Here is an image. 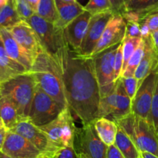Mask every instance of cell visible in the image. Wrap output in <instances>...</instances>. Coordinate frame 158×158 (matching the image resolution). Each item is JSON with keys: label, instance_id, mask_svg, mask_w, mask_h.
Listing matches in <instances>:
<instances>
[{"label": "cell", "instance_id": "1", "mask_svg": "<svg viewBox=\"0 0 158 158\" xmlns=\"http://www.w3.org/2000/svg\"><path fill=\"white\" fill-rule=\"evenodd\" d=\"M53 57L61 71L68 106L82 124L93 122L97 119L100 100L93 57L80 56L67 43Z\"/></svg>", "mask_w": 158, "mask_h": 158}, {"label": "cell", "instance_id": "2", "mask_svg": "<svg viewBox=\"0 0 158 158\" xmlns=\"http://www.w3.org/2000/svg\"><path fill=\"white\" fill-rule=\"evenodd\" d=\"M33 76L36 85L56 101L67 107L63 77L58 63L53 56L45 50L35 58L29 71Z\"/></svg>", "mask_w": 158, "mask_h": 158}, {"label": "cell", "instance_id": "3", "mask_svg": "<svg viewBox=\"0 0 158 158\" xmlns=\"http://www.w3.org/2000/svg\"><path fill=\"white\" fill-rule=\"evenodd\" d=\"M36 83L30 73L20 74L0 85V93L15 106L22 118H28Z\"/></svg>", "mask_w": 158, "mask_h": 158}, {"label": "cell", "instance_id": "4", "mask_svg": "<svg viewBox=\"0 0 158 158\" xmlns=\"http://www.w3.org/2000/svg\"><path fill=\"white\" fill-rule=\"evenodd\" d=\"M65 108L66 106L36 86L28 119L34 125L41 127L56 120Z\"/></svg>", "mask_w": 158, "mask_h": 158}, {"label": "cell", "instance_id": "5", "mask_svg": "<svg viewBox=\"0 0 158 158\" xmlns=\"http://www.w3.org/2000/svg\"><path fill=\"white\" fill-rule=\"evenodd\" d=\"M77 127L74 123L69 107H66L56 120L40 127L57 148L73 147Z\"/></svg>", "mask_w": 158, "mask_h": 158}, {"label": "cell", "instance_id": "6", "mask_svg": "<svg viewBox=\"0 0 158 158\" xmlns=\"http://www.w3.org/2000/svg\"><path fill=\"white\" fill-rule=\"evenodd\" d=\"M73 148L77 154L89 158H106L108 147L99 137L94 121L76 127Z\"/></svg>", "mask_w": 158, "mask_h": 158}, {"label": "cell", "instance_id": "7", "mask_svg": "<svg viewBox=\"0 0 158 158\" xmlns=\"http://www.w3.org/2000/svg\"><path fill=\"white\" fill-rule=\"evenodd\" d=\"M26 21L35 32L43 49L50 55H55L66 43L63 36V30L56 29L53 23L46 21L36 13Z\"/></svg>", "mask_w": 158, "mask_h": 158}, {"label": "cell", "instance_id": "8", "mask_svg": "<svg viewBox=\"0 0 158 158\" xmlns=\"http://www.w3.org/2000/svg\"><path fill=\"white\" fill-rule=\"evenodd\" d=\"M12 132L19 134L32 143L45 157L52 158L60 148L53 144L40 127L34 125L28 118H23L15 125Z\"/></svg>", "mask_w": 158, "mask_h": 158}, {"label": "cell", "instance_id": "9", "mask_svg": "<svg viewBox=\"0 0 158 158\" xmlns=\"http://www.w3.org/2000/svg\"><path fill=\"white\" fill-rule=\"evenodd\" d=\"M157 66L143 80L132 100L131 111L136 117L149 120L157 78Z\"/></svg>", "mask_w": 158, "mask_h": 158}, {"label": "cell", "instance_id": "10", "mask_svg": "<svg viewBox=\"0 0 158 158\" xmlns=\"http://www.w3.org/2000/svg\"><path fill=\"white\" fill-rule=\"evenodd\" d=\"M114 15L112 11L92 15L86 35L77 53L86 57H91L94 49L101 38L105 28Z\"/></svg>", "mask_w": 158, "mask_h": 158}, {"label": "cell", "instance_id": "11", "mask_svg": "<svg viewBox=\"0 0 158 158\" xmlns=\"http://www.w3.org/2000/svg\"><path fill=\"white\" fill-rule=\"evenodd\" d=\"M126 29L127 23L121 15L115 14L105 28L91 57L95 56L108 48L123 43L126 37Z\"/></svg>", "mask_w": 158, "mask_h": 158}, {"label": "cell", "instance_id": "12", "mask_svg": "<svg viewBox=\"0 0 158 158\" xmlns=\"http://www.w3.org/2000/svg\"><path fill=\"white\" fill-rule=\"evenodd\" d=\"M7 29L15 41L32 56L34 60L42 51L44 50L34 29L25 20L19 22Z\"/></svg>", "mask_w": 158, "mask_h": 158}, {"label": "cell", "instance_id": "13", "mask_svg": "<svg viewBox=\"0 0 158 158\" xmlns=\"http://www.w3.org/2000/svg\"><path fill=\"white\" fill-rule=\"evenodd\" d=\"M134 143L139 152L149 153L158 157V137L148 120L136 117Z\"/></svg>", "mask_w": 158, "mask_h": 158}, {"label": "cell", "instance_id": "14", "mask_svg": "<svg viewBox=\"0 0 158 158\" xmlns=\"http://www.w3.org/2000/svg\"><path fill=\"white\" fill-rule=\"evenodd\" d=\"M2 151L14 158H38L43 154L32 143L12 131H8Z\"/></svg>", "mask_w": 158, "mask_h": 158}, {"label": "cell", "instance_id": "15", "mask_svg": "<svg viewBox=\"0 0 158 158\" xmlns=\"http://www.w3.org/2000/svg\"><path fill=\"white\" fill-rule=\"evenodd\" d=\"M119 45L108 48L95 56H92L94 59L96 77L100 86H105L115 81L114 60Z\"/></svg>", "mask_w": 158, "mask_h": 158}, {"label": "cell", "instance_id": "16", "mask_svg": "<svg viewBox=\"0 0 158 158\" xmlns=\"http://www.w3.org/2000/svg\"><path fill=\"white\" fill-rule=\"evenodd\" d=\"M91 17L92 15L89 12L84 11L63 29L65 40L68 46L74 52H77L80 48Z\"/></svg>", "mask_w": 158, "mask_h": 158}, {"label": "cell", "instance_id": "17", "mask_svg": "<svg viewBox=\"0 0 158 158\" xmlns=\"http://www.w3.org/2000/svg\"><path fill=\"white\" fill-rule=\"evenodd\" d=\"M0 38L8 56L17 63L23 65L29 73L35 61L32 56L15 41L7 29H0Z\"/></svg>", "mask_w": 158, "mask_h": 158}, {"label": "cell", "instance_id": "18", "mask_svg": "<svg viewBox=\"0 0 158 158\" xmlns=\"http://www.w3.org/2000/svg\"><path fill=\"white\" fill-rule=\"evenodd\" d=\"M143 40L144 41V53L134 75L137 79L138 86L150 73L158 66V56L153 49L151 36Z\"/></svg>", "mask_w": 158, "mask_h": 158}, {"label": "cell", "instance_id": "19", "mask_svg": "<svg viewBox=\"0 0 158 158\" xmlns=\"http://www.w3.org/2000/svg\"><path fill=\"white\" fill-rule=\"evenodd\" d=\"M58 19L54 23V26L58 30H63L69 23L85 11L84 6L77 2L75 3H67L62 0H56Z\"/></svg>", "mask_w": 158, "mask_h": 158}, {"label": "cell", "instance_id": "20", "mask_svg": "<svg viewBox=\"0 0 158 158\" xmlns=\"http://www.w3.org/2000/svg\"><path fill=\"white\" fill-rule=\"evenodd\" d=\"M26 73H29V71L23 65L8 56L0 38V85L16 76Z\"/></svg>", "mask_w": 158, "mask_h": 158}, {"label": "cell", "instance_id": "21", "mask_svg": "<svg viewBox=\"0 0 158 158\" xmlns=\"http://www.w3.org/2000/svg\"><path fill=\"white\" fill-rule=\"evenodd\" d=\"M117 103L116 108L114 110L112 115L109 117L110 120L115 121L116 120L124 116L127 115L131 113V106H132V100L129 97L127 94L125 88L122 83L121 79L120 78L117 80Z\"/></svg>", "mask_w": 158, "mask_h": 158}, {"label": "cell", "instance_id": "22", "mask_svg": "<svg viewBox=\"0 0 158 158\" xmlns=\"http://www.w3.org/2000/svg\"><path fill=\"white\" fill-rule=\"evenodd\" d=\"M94 127L100 140L107 147L115 143L118 127L116 123L110 119L102 117L94 120Z\"/></svg>", "mask_w": 158, "mask_h": 158}, {"label": "cell", "instance_id": "23", "mask_svg": "<svg viewBox=\"0 0 158 158\" xmlns=\"http://www.w3.org/2000/svg\"><path fill=\"white\" fill-rule=\"evenodd\" d=\"M0 119L2 121L4 127L6 128L8 131H10L23 118L19 115L16 108L12 102L2 97L0 110Z\"/></svg>", "mask_w": 158, "mask_h": 158}, {"label": "cell", "instance_id": "24", "mask_svg": "<svg viewBox=\"0 0 158 158\" xmlns=\"http://www.w3.org/2000/svg\"><path fill=\"white\" fill-rule=\"evenodd\" d=\"M114 145L118 148L125 158H139L140 157V153L137 150L134 142L119 127Z\"/></svg>", "mask_w": 158, "mask_h": 158}, {"label": "cell", "instance_id": "25", "mask_svg": "<svg viewBox=\"0 0 158 158\" xmlns=\"http://www.w3.org/2000/svg\"><path fill=\"white\" fill-rule=\"evenodd\" d=\"M35 13L46 21L54 24L58 19L56 0H40Z\"/></svg>", "mask_w": 158, "mask_h": 158}, {"label": "cell", "instance_id": "26", "mask_svg": "<svg viewBox=\"0 0 158 158\" xmlns=\"http://www.w3.org/2000/svg\"><path fill=\"white\" fill-rule=\"evenodd\" d=\"M22 21L12 2L8 3L0 9V29H8Z\"/></svg>", "mask_w": 158, "mask_h": 158}, {"label": "cell", "instance_id": "27", "mask_svg": "<svg viewBox=\"0 0 158 158\" xmlns=\"http://www.w3.org/2000/svg\"><path fill=\"white\" fill-rule=\"evenodd\" d=\"M157 8L158 0H130L126 5V11L135 12L140 16Z\"/></svg>", "mask_w": 158, "mask_h": 158}, {"label": "cell", "instance_id": "28", "mask_svg": "<svg viewBox=\"0 0 158 158\" xmlns=\"http://www.w3.org/2000/svg\"><path fill=\"white\" fill-rule=\"evenodd\" d=\"M116 103H117V91L116 90L110 95L100 99L97 119L102 118V117L109 118L115 110Z\"/></svg>", "mask_w": 158, "mask_h": 158}, {"label": "cell", "instance_id": "29", "mask_svg": "<svg viewBox=\"0 0 158 158\" xmlns=\"http://www.w3.org/2000/svg\"><path fill=\"white\" fill-rule=\"evenodd\" d=\"M143 53H144V41H143V40H142L140 44L139 45L137 49H136L134 53L130 59L129 62L127 65L126 69H125L123 73L122 74V77H133L134 75L136 69L138 67L139 64H140V61L143 58Z\"/></svg>", "mask_w": 158, "mask_h": 158}, {"label": "cell", "instance_id": "30", "mask_svg": "<svg viewBox=\"0 0 158 158\" xmlns=\"http://www.w3.org/2000/svg\"><path fill=\"white\" fill-rule=\"evenodd\" d=\"M142 38H132V37H125L123 41V65L122 69V74L124 72L130 59L134 53L136 49L141 43ZM122 76V75H121Z\"/></svg>", "mask_w": 158, "mask_h": 158}, {"label": "cell", "instance_id": "31", "mask_svg": "<svg viewBox=\"0 0 158 158\" xmlns=\"http://www.w3.org/2000/svg\"><path fill=\"white\" fill-rule=\"evenodd\" d=\"M120 129H121L127 135L129 136L134 141L135 137L136 116L134 113H130L127 115L119 118L114 121Z\"/></svg>", "mask_w": 158, "mask_h": 158}, {"label": "cell", "instance_id": "32", "mask_svg": "<svg viewBox=\"0 0 158 158\" xmlns=\"http://www.w3.org/2000/svg\"><path fill=\"white\" fill-rule=\"evenodd\" d=\"M84 9L92 15L108 11L113 12L112 5L109 0H89Z\"/></svg>", "mask_w": 158, "mask_h": 158}, {"label": "cell", "instance_id": "33", "mask_svg": "<svg viewBox=\"0 0 158 158\" xmlns=\"http://www.w3.org/2000/svg\"><path fill=\"white\" fill-rule=\"evenodd\" d=\"M12 4L22 20L26 21L35 14L28 0H12Z\"/></svg>", "mask_w": 158, "mask_h": 158}, {"label": "cell", "instance_id": "34", "mask_svg": "<svg viewBox=\"0 0 158 158\" xmlns=\"http://www.w3.org/2000/svg\"><path fill=\"white\" fill-rule=\"evenodd\" d=\"M148 121L153 125L156 131V134H157L158 137V70L157 82H156L155 89H154V97H153L152 105H151V115H150V118Z\"/></svg>", "mask_w": 158, "mask_h": 158}, {"label": "cell", "instance_id": "35", "mask_svg": "<svg viewBox=\"0 0 158 158\" xmlns=\"http://www.w3.org/2000/svg\"><path fill=\"white\" fill-rule=\"evenodd\" d=\"M140 22H143L148 25L151 33L157 31L158 29V8L141 15Z\"/></svg>", "mask_w": 158, "mask_h": 158}, {"label": "cell", "instance_id": "36", "mask_svg": "<svg viewBox=\"0 0 158 158\" xmlns=\"http://www.w3.org/2000/svg\"><path fill=\"white\" fill-rule=\"evenodd\" d=\"M120 79H121L127 94L129 96L130 98L133 100L137 91V88H138V83H137V79L134 76L128 77H121Z\"/></svg>", "mask_w": 158, "mask_h": 158}, {"label": "cell", "instance_id": "37", "mask_svg": "<svg viewBox=\"0 0 158 158\" xmlns=\"http://www.w3.org/2000/svg\"><path fill=\"white\" fill-rule=\"evenodd\" d=\"M123 65V43H120L116 52L115 60H114V80L117 81L122 75V69Z\"/></svg>", "mask_w": 158, "mask_h": 158}, {"label": "cell", "instance_id": "38", "mask_svg": "<svg viewBox=\"0 0 158 158\" xmlns=\"http://www.w3.org/2000/svg\"><path fill=\"white\" fill-rule=\"evenodd\" d=\"M126 37L142 38L140 23H136V22H127V23Z\"/></svg>", "mask_w": 158, "mask_h": 158}, {"label": "cell", "instance_id": "39", "mask_svg": "<svg viewBox=\"0 0 158 158\" xmlns=\"http://www.w3.org/2000/svg\"><path fill=\"white\" fill-rule=\"evenodd\" d=\"M52 158H77V154L73 147H64L57 151Z\"/></svg>", "mask_w": 158, "mask_h": 158}, {"label": "cell", "instance_id": "40", "mask_svg": "<svg viewBox=\"0 0 158 158\" xmlns=\"http://www.w3.org/2000/svg\"><path fill=\"white\" fill-rule=\"evenodd\" d=\"M112 5L113 12L115 14L122 15L126 12V5L130 0H109Z\"/></svg>", "mask_w": 158, "mask_h": 158}, {"label": "cell", "instance_id": "41", "mask_svg": "<svg viewBox=\"0 0 158 158\" xmlns=\"http://www.w3.org/2000/svg\"><path fill=\"white\" fill-rule=\"evenodd\" d=\"M117 88V81H114L113 83H109L105 86H100V99L104 98L107 96L110 95L112 93H114L116 90Z\"/></svg>", "mask_w": 158, "mask_h": 158}, {"label": "cell", "instance_id": "42", "mask_svg": "<svg viewBox=\"0 0 158 158\" xmlns=\"http://www.w3.org/2000/svg\"><path fill=\"white\" fill-rule=\"evenodd\" d=\"M106 158H125L123 154L120 153L118 148L115 145H111L108 147L107 153H106Z\"/></svg>", "mask_w": 158, "mask_h": 158}, {"label": "cell", "instance_id": "43", "mask_svg": "<svg viewBox=\"0 0 158 158\" xmlns=\"http://www.w3.org/2000/svg\"><path fill=\"white\" fill-rule=\"evenodd\" d=\"M151 43H152L153 49L158 56V29L151 34Z\"/></svg>", "mask_w": 158, "mask_h": 158}, {"label": "cell", "instance_id": "44", "mask_svg": "<svg viewBox=\"0 0 158 158\" xmlns=\"http://www.w3.org/2000/svg\"><path fill=\"white\" fill-rule=\"evenodd\" d=\"M7 132H8L7 129L5 128L4 127L0 129V151H2V148L3 145H4Z\"/></svg>", "mask_w": 158, "mask_h": 158}, {"label": "cell", "instance_id": "45", "mask_svg": "<svg viewBox=\"0 0 158 158\" xmlns=\"http://www.w3.org/2000/svg\"><path fill=\"white\" fill-rule=\"evenodd\" d=\"M28 2H29V5H30V6L32 7V10H33L35 13V12H36L37 7H38L39 2H40V0H28Z\"/></svg>", "mask_w": 158, "mask_h": 158}, {"label": "cell", "instance_id": "46", "mask_svg": "<svg viewBox=\"0 0 158 158\" xmlns=\"http://www.w3.org/2000/svg\"><path fill=\"white\" fill-rule=\"evenodd\" d=\"M140 156L142 158H158L157 156H154L153 154H149V153H141Z\"/></svg>", "mask_w": 158, "mask_h": 158}, {"label": "cell", "instance_id": "47", "mask_svg": "<svg viewBox=\"0 0 158 158\" xmlns=\"http://www.w3.org/2000/svg\"><path fill=\"white\" fill-rule=\"evenodd\" d=\"M11 2L10 0H0V9L7 5L8 3Z\"/></svg>", "mask_w": 158, "mask_h": 158}, {"label": "cell", "instance_id": "48", "mask_svg": "<svg viewBox=\"0 0 158 158\" xmlns=\"http://www.w3.org/2000/svg\"><path fill=\"white\" fill-rule=\"evenodd\" d=\"M0 158H14V157H10V156L7 155V154H6L5 153H3L2 151H0Z\"/></svg>", "mask_w": 158, "mask_h": 158}, {"label": "cell", "instance_id": "49", "mask_svg": "<svg viewBox=\"0 0 158 158\" xmlns=\"http://www.w3.org/2000/svg\"><path fill=\"white\" fill-rule=\"evenodd\" d=\"M62 1L65 2H67V3H75V2H77V0H62Z\"/></svg>", "mask_w": 158, "mask_h": 158}, {"label": "cell", "instance_id": "50", "mask_svg": "<svg viewBox=\"0 0 158 158\" xmlns=\"http://www.w3.org/2000/svg\"><path fill=\"white\" fill-rule=\"evenodd\" d=\"M77 158H89V157H87L86 156L83 155V154H77Z\"/></svg>", "mask_w": 158, "mask_h": 158}, {"label": "cell", "instance_id": "51", "mask_svg": "<svg viewBox=\"0 0 158 158\" xmlns=\"http://www.w3.org/2000/svg\"><path fill=\"white\" fill-rule=\"evenodd\" d=\"M2 96L1 93H0V110H1V103H2Z\"/></svg>", "mask_w": 158, "mask_h": 158}, {"label": "cell", "instance_id": "52", "mask_svg": "<svg viewBox=\"0 0 158 158\" xmlns=\"http://www.w3.org/2000/svg\"><path fill=\"white\" fill-rule=\"evenodd\" d=\"M3 123H2V121L1 120V119H0V129H1L2 127H3Z\"/></svg>", "mask_w": 158, "mask_h": 158}, {"label": "cell", "instance_id": "53", "mask_svg": "<svg viewBox=\"0 0 158 158\" xmlns=\"http://www.w3.org/2000/svg\"><path fill=\"white\" fill-rule=\"evenodd\" d=\"M38 158H48V157H45V156H43V155H41V156H40V157H39Z\"/></svg>", "mask_w": 158, "mask_h": 158}, {"label": "cell", "instance_id": "54", "mask_svg": "<svg viewBox=\"0 0 158 158\" xmlns=\"http://www.w3.org/2000/svg\"><path fill=\"white\" fill-rule=\"evenodd\" d=\"M10 2H12V0H10Z\"/></svg>", "mask_w": 158, "mask_h": 158}, {"label": "cell", "instance_id": "55", "mask_svg": "<svg viewBox=\"0 0 158 158\" xmlns=\"http://www.w3.org/2000/svg\"><path fill=\"white\" fill-rule=\"evenodd\" d=\"M139 158H142V157H141V156H140V157H139Z\"/></svg>", "mask_w": 158, "mask_h": 158}]
</instances>
